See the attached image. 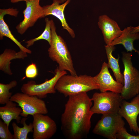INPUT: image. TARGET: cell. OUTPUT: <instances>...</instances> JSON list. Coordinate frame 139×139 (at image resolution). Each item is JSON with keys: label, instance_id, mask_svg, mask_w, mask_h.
Wrapping results in <instances>:
<instances>
[{"label": "cell", "instance_id": "6da1fadb", "mask_svg": "<svg viewBox=\"0 0 139 139\" xmlns=\"http://www.w3.org/2000/svg\"><path fill=\"white\" fill-rule=\"evenodd\" d=\"M68 97L61 116L62 132L67 139L85 138L91 127L92 101L86 92Z\"/></svg>", "mask_w": 139, "mask_h": 139}, {"label": "cell", "instance_id": "7a4b0ae2", "mask_svg": "<svg viewBox=\"0 0 139 139\" xmlns=\"http://www.w3.org/2000/svg\"><path fill=\"white\" fill-rule=\"evenodd\" d=\"M51 37L50 46L48 51L50 58L58 64V69L67 71L71 75H76L72 57L67 45L63 39L58 35L53 20L51 25Z\"/></svg>", "mask_w": 139, "mask_h": 139}, {"label": "cell", "instance_id": "3957f363", "mask_svg": "<svg viewBox=\"0 0 139 139\" xmlns=\"http://www.w3.org/2000/svg\"><path fill=\"white\" fill-rule=\"evenodd\" d=\"M66 74L59 79L55 86L56 90L65 97L99 89V86L93 77L86 75L77 76Z\"/></svg>", "mask_w": 139, "mask_h": 139}, {"label": "cell", "instance_id": "277c9868", "mask_svg": "<svg viewBox=\"0 0 139 139\" xmlns=\"http://www.w3.org/2000/svg\"><path fill=\"white\" fill-rule=\"evenodd\" d=\"M122 60L124 70V83L120 94L123 99H130L139 93V71L134 67L131 60V53L123 52Z\"/></svg>", "mask_w": 139, "mask_h": 139}, {"label": "cell", "instance_id": "5b68a950", "mask_svg": "<svg viewBox=\"0 0 139 139\" xmlns=\"http://www.w3.org/2000/svg\"><path fill=\"white\" fill-rule=\"evenodd\" d=\"M93 105L91 110L93 114L118 113L123 100L120 93L111 91L94 93L91 98Z\"/></svg>", "mask_w": 139, "mask_h": 139}, {"label": "cell", "instance_id": "8992f818", "mask_svg": "<svg viewBox=\"0 0 139 139\" xmlns=\"http://www.w3.org/2000/svg\"><path fill=\"white\" fill-rule=\"evenodd\" d=\"M125 125L122 117L118 113L103 114L92 132L108 139H116V134Z\"/></svg>", "mask_w": 139, "mask_h": 139}, {"label": "cell", "instance_id": "52a82bcc", "mask_svg": "<svg viewBox=\"0 0 139 139\" xmlns=\"http://www.w3.org/2000/svg\"><path fill=\"white\" fill-rule=\"evenodd\" d=\"M10 100L18 104L21 108L20 116L24 117L37 114L45 115L48 112L45 101L36 96L17 93L12 95Z\"/></svg>", "mask_w": 139, "mask_h": 139}, {"label": "cell", "instance_id": "ba28073f", "mask_svg": "<svg viewBox=\"0 0 139 139\" xmlns=\"http://www.w3.org/2000/svg\"><path fill=\"white\" fill-rule=\"evenodd\" d=\"M55 74L50 79L47 80L40 84H37L34 81L27 82L22 85L21 92L30 95H35L42 99L46 98L48 94H54L56 93L55 85L59 79L62 76L66 74V71H61L57 67L55 70Z\"/></svg>", "mask_w": 139, "mask_h": 139}, {"label": "cell", "instance_id": "9c48e42d", "mask_svg": "<svg viewBox=\"0 0 139 139\" xmlns=\"http://www.w3.org/2000/svg\"><path fill=\"white\" fill-rule=\"evenodd\" d=\"M40 1H25L26 7L23 11L24 19L16 27L20 34H24L29 28L33 26L39 19L45 17L43 7L39 4Z\"/></svg>", "mask_w": 139, "mask_h": 139}, {"label": "cell", "instance_id": "30bf717a", "mask_svg": "<svg viewBox=\"0 0 139 139\" xmlns=\"http://www.w3.org/2000/svg\"><path fill=\"white\" fill-rule=\"evenodd\" d=\"M44 115L37 114L32 116L34 139H49L56 132L57 128L55 121Z\"/></svg>", "mask_w": 139, "mask_h": 139}, {"label": "cell", "instance_id": "8fae6325", "mask_svg": "<svg viewBox=\"0 0 139 139\" xmlns=\"http://www.w3.org/2000/svg\"><path fill=\"white\" fill-rule=\"evenodd\" d=\"M118 113L126 120L131 131L139 134V127L137 123L139 114V95L134 97L130 102L123 99Z\"/></svg>", "mask_w": 139, "mask_h": 139}, {"label": "cell", "instance_id": "7c38bea8", "mask_svg": "<svg viewBox=\"0 0 139 139\" xmlns=\"http://www.w3.org/2000/svg\"><path fill=\"white\" fill-rule=\"evenodd\" d=\"M108 68L107 63L104 62L99 73L93 77L99 86L98 90L100 92L110 91L120 93L123 85L114 79Z\"/></svg>", "mask_w": 139, "mask_h": 139}, {"label": "cell", "instance_id": "4fadbf2b", "mask_svg": "<svg viewBox=\"0 0 139 139\" xmlns=\"http://www.w3.org/2000/svg\"><path fill=\"white\" fill-rule=\"evenodd\" d=\"M98 24L106 45H109L122 33V31L117 23L106 15L99 17Z\"/></svg>", "mask_w": 139, "mask_h": 139}, {"label": "cell", "instance_id": "5bb4252c", "mask_svg": "<svg viewBox=\"0 0 139 139\" xmlns=\"http://www.w3.org/2000/svg\"><path fill=\"white\" fill-rule=\"evenodd\" d=\"M71 1L67 0L64 3L60 4L58 0H53L51 4L44 6L43 7L45 17L52 15L58 18L60 21L63 29L67 30L72 37L74 38L75 37L74 32L67 23L64 13L66 6Z\"/></svg>", "mask_w": 139, "mask_h": 139}, {"label": "cell", "instance_id": "9a60e30c", "mask_svg": "<svg viewBox=\"0 0 139 139\" xmlns=\"http://www.w3.org/2000/svg\"><path fill=\"white\" fill-rule=\"evenodd\" d=\"M19 12L17 9L13 8L0 9V39H3L4 37H7L16 44L20 50L28 54H31L32 53L31 51L23 46L14 37L4 20V15H9L16 17L18 16Z\"/></svg>", "mask_w": 139, "mask_h": 139}, {"label": "cell", "instance_id": "2e32d148", "mask_svg": "<svg viewBox=\"0 0 139 139\" xmlns=\"http://www.w3.org/2000/svg\"><path fill=\"white\" fill-rule=\"evenodd\" d=\"M131 26L125 28L122 31L121 35L115 39L108 45L115 46L118 44H121L124 47L127 52L132 53L133 50L136 52L139 55V51L135 49L133 46V42L135 40L139 39L138 32L132 33Z\"/></svg>", "mask_w": 139, "mask_h": 139}, {"label": "cell", "instance_id": "e0dca14e", "mask_svg": "<svg viewBox=\"0 0 139 139\" xmlns=\"http://www.w3.org/2000/svg\"><path fill=\"white\" fill-rule=\"evenodd\" d=\"M27 53L21 50L18 52L10 49H6L0 55V70L5 73L11 75V61L15 59H24L28 56Z\"/></svg>", "mask_w": 139, "mask_h": 139}, {"label": "cell", "instance_id": "ac0fdd59", "mask_svg": "<svg viewBox=\"0 0 139 139\" xmlns=\"http://www.w3.org/2000/svg\"><path fill=\"white\" fill-rule=\"evenodd\" d=\"M16 103L10 100L4 106L0 107V117L3 121L9 126L11 121L14 119L16 122H20L21 117L20 116L22 112L20 107H18Z\"/></svg>", "mask_w": 139, "mask_h": 139}, {"label": "cell", "instance_id": "d6986e66", "mask_svg": "<svg viewBox=\"0 0 139 139\" xmlns=\"http://www.w3.org/2000/svg\"><path fill=\"white\" fill-rule=\"evenodd\" d=\"M106 53L108 62L107 63L109 68L112 70L116 80L123 85L124 83V76L121 73L119 65V57L117 58L113 56L112 53L115 48V46L105 45Z\"/></svg>", "mask_w": 139, "mask_h": 139}, {"label": "cell", "instance_id": "ffe728a7", "mask_svg": "<svg viewBox=\"0 0 139 139\" xmlns=\"http://www.w3.org/2000/svg\"><path fill=\"white\" fill-rule=\"evenodd\" d=\"M27 117H23L21 120V123L22 124L23 127H19L14 122H13L12 126L14 132V139H29L28 135L30 132H33L32 123L29 125L26 123Z\"/></svg>", "mask_w": 139, "mask_h": 139}, {"label": "cell", "instance_id": "44dd1931", "mask_svg": "<svg viewBox=\"0 0 139 139\" xmlns=\"http://www.w3.org/2000/svg\"><path fill=\"white\" fill-rule=\"evenodd\" d=\"M52 20V19L50 20L47 18H45L46 25L44 31L39 36L27 40L25 42L27 44L26 47L27 48L33 45L35 42L41 39L45 40L47 41L50 45L51 37V28Z\"/></svg>", "mask_w": 139, "mask_h": 139}, {"label": "cell", "instance_id": "7402d4cb", "mask_svg": "<svg viewBox=\"0 0 139 139\" xmlns=\"http://www.w3.org/2000/svg\"><path fill=\"white\" fill-rule=\"evenodd\" d=\"M17 82L14 80L7 84L0 83V104H5L10 100L12 93L10 92V89L16 86Z\"/></svg>", "mask_w": 139, "mask_h": 139}, {"label": "cell", "instance_id": "603a6c76", "mask_svg": "<svg viewBox=\"0 0 139 139\" xmlns=\"http://www.w3.org/2000/svg\"><path fill=\"white\" fill-rule=\"evenodd\" d=\"M0 138L1 139H14L12 134L9 129V126L3 121L0 120Z\"/></svg>", "mask_w": 139, "mask_h": 139}, {"label": "cell", "instance_id": "cb8c5ba5", "mask_svg": "<svg viewBox=\"0 0 139 139\" xmlns=\"http://www.w3.org/2000/svg\"><path fill=\"white\" fill-rule=\"evenodd\" d=\"M38 71L35 64L32 62L26 67L25 71V76L22 80L25 78L34 79L38 75Z\"/></svg>", "mask_w": 139, "mask_h": 139}, {"label": "cell", "instance_id": "d4e9b609", "mask_svg": "<svg viewBox=\"0 0 139 139\" xmlns=\"http://www.w3.org/2000/svg\"><path fill=\"white\" fill-rule=\"evenodd\" d=\"M115 138L116 139H139V135H134L131 134L128 132L124 127L116 134Z\"/></svg>", "mask_w": 139, "mask_h": 139}, {"label": "cell", "instance_id": "484cf974", "mask_svg": "<svg viewBox=\"0 0 139 139\" xmlns=\"http://www.w3.org/2000/svg\"><path fill=\"white\" fill-rule=\"evenodd\" d=\"M139 32V25L138 26L134 27H132V30L131 33H135L138 32Z\"/></svg>", "mask_w": 139, "mask_h": 139}, {"label": "cell", "instance_id": "4316f807", "mask_svg": "<svg viewBox=\"0 0 139 139\" xmlns=\"http://www.w3.org/2000/svg\"><path fill=\"white\" fill-rule=\"evenodd\" d=\"M30 0H10L11 2L12 3H15L18 2H19L25 1Z\"/></svg>", "mask_w": 139, "mask_h": 139}, {"label": "cell", "instance_id": "83f0119b", "mask_svg": "<svg viewBox=\"0 0 139 139\" xmlns=\"http://www.w3.org/2000/svg\"><path fill=\"white\" fill-rule=\"evenodd\" d=\"M60 4L63 3L65 2L67 0H58Z\"/></svg>", "mask_w": 139, "mask_h": 139}, {"label": "cell", "instance_id": "f1b7e54d", "mask_svg": "<svg viewBox=\"0 0 139 139\" xmlns=\"http://www.w3.org/2000/svg\"><path fill=\"white\" fill-rule=\"evenodd\" d=\"M138 120L139 122V117L138 118Z\"/></svg>", "mask_w": 139, "mask_h": 139}]
</instances>
